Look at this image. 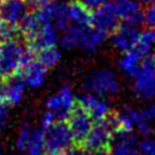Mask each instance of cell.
I'll use <instances>...</instances> for the list:
<instances>
[{
  "mask_svg": "<svg viewBox=\"0 0 155 155\" xmlns=\"http://www.w3.org/2000/svg\"><path fill=\"white\" fill-rule=\"evenodd\" d=\"M34 51L23 40L0 41V78L7 79L16 74L24 64L34 59Z\"/></svg>",
  "mask_w": 155,
  "mask_h": 155,
  "instance_id": "obj_1",
  "label": "cell"
},
{
  "mask_svg": "<svg viewBox=\"0 0 155 155\" xmlns=\"http://www.w3.org/2000/svg\"><path fill=\"white\" fill-rule=\"evenodd\" d=\"M74 142L69 126L64 121L53 122L42 131V150L47 155H62Z\"/></svg>",
  "mask_w": 155,
  "mask_h": 155,
  "instance_id": "obj_2",
  "label": "cell"
},
{
  "mask_svg": "<svg viewBox=\"0 0 155 155\" xmlns=\"http://www.w3.org/2000/svg\"><path fill=\"white\" fill-rule=\"evenodd\" d=\"M132 79V91L138 99L148 101L155 96V54L142 58L140 69Z\"/></svg>",
  "mask_w": 155,
  "mask_h": 155,
  "instance_id": "obj_3",
  "label": "cell"
},
{
  "mask_svg": "<svg viewBox=\"0 0 155 155\" xmlns=\"http://www.w3.org/2000/svg\"><path fill=\"white\" fill-rule=\"evenodd\" d=\"M111 140V130L108 127L104 120H101L92 126L91 131L88 132L82 143L91 155H108L110 153Z\"/></svg>",
  "mask_w": 155,
  "mask_h": 155,
  "instance_id": "obj_4",
  "label": "cell"
},
{
  "mask_svg": "<svg viewBox=\"0 0 155 155\" xmlns=\"http://www.w3.org/2000/svg\"><path fill=\"white\" fill-rule=\"evenodd\" d=\"M84 88L86 92H91L98 96L114 94L119 91V81L113 70L99 69L86 78Z\"/></svg>",
  "mask_w": 155,
  "mask_h": 155,
  "instance_id": "obj_5",
  "label": "cell"
},
{
  "mask_svg": "<svg viewBox=\"0 0 155 155\" xmlns=\"http://www.w3.org/2000/svg\"><path fill=\"white\" fill-rule=\"evenodd\" d=\"M75 105V97L71 88L64 85L57 93L50 96L46 101L47 110L51 111L57 121H65Z\"/></svg>",
  "mask_w": 155,
  "mask_h": 155,
  "instance_id": "obj_6",
  "label": "cell"
},
{
  "mask_svg": "<svg viewBox=\"0 0 155 155\" xmlns=\"http://www.w3.org/2000/svg\"><path fill=\"white\" fill-rule=\"evenodd\" d=\"M68 120H69L68 126H69V130L73 134L74 140L82 143L93 126L92 117L81 105H79L76 103L74 105L73 110L70 111Z\"/></svg>",
  "mask_w": 155,
  "mask_h": 155,
  "instance_id": "obj_7",
  "label": "cell"
},
{
  "mask_svg": "<svg viewBox=\"0 0 155 155\" xmlns=\"http://www.w3.org/2000/svg\"><path fill=\"white\" fill-rule=\"evenodd\" d=\"M16 148L27 155L44 151L42 150V130L34 128L29 124L21 126L18 137L16 139Z\"/></svg>",
  "mask_w": 155,
  "mask_h": 155,
  "instance_id": "obj_8",
  "label": "cell"
},
{
  "mask_svg": "<svg viewBox=\"0 0 155 155\" xmlns=\"http://www.w3.org/2000/svg\"><path fill=\"white\" fill-rule=\"evenodd\" d=\"M96 11L92 12V21L91 25L107 33L111 34L115 28L120 24V18L111 4V1H105L98 7L94 8Z\"/></svg>",
  "mask_w": 155,
  "mask_h": 155,
  "instance_id": "obj_9",
  "label": "cell"
},
{
  "mask_svg": "<svg viewBox=\"0 0 155 155\" xmlns=\"http://www.w3.org/2000/svg\"><path fill=\"white\" fill-rule=\"evenodd\" d=\"M58 40V34L56 28L51 22L41 23L38 29L24 38V41L28 47H30L34 52H39L42 48L54 46Z\"/></svg>",
  "mask_w": 155,
  "mask_h": 155,
  "instance_id": "obj_10",
  "label": "cell"
},
{
  "mask_svg": "<svg viewBox=\"0 0 155 155\" xmlns=\"http://www.w3.org/2000/svg\"><path fill=\"white\" fill-rule=\"evenodd\" d=\"M139 33L140 31L138 30L136 24L128 22L120 23L111 33V44L120 52L133 50L138 41Z\"/></svg>",
  "mask_w": 155,
  "mask_h": 155,
  "instance_id": "obj_11",
  "label": "cell"
},
{
  "mask_svg": "<svg viewBox=\"0 0 155 155\" xmlns=\"http://www.w3.org/2000/svg\"><path fill=\"white\" fill-rule=\"evenodd\" d=\"M29 11L27 0H4L0 2V21L18 25Z\"/></svg>",
  "mask_w": 155,
  "mask_h": 155,
  "instance_id": "obj_12",
  "label": "cell"
},
{
  "mask_svg": "<svg viewBox=\"0 0 155 155\" xmlns=\"http://www.w3.org/2000/svg\"><path fill=\"white\" fill-rule=\"evenodd\" d=\"M75 101L79 105H81L90 114V116L94 121L103 120L110 111L108 103L104 99H102L101 96L91 93V92L80 94Z\"/></svg>",
  "mask_w": 155,
  "mask_h": 155,
  "instance_id": "obj_13",
  "label": "cell"
},
{
  "mask_svg": "<svg viewBox=\"0 0 155 155\" xmlns=\"http://www.w3.org/2000/svg\"><path fill=\"white\" fill-rule=\"evenodd\" d=\"M111 4L120 19L136 25L142 23L144 8L139 2L134 0H113Z\"/></svg>",
  "mask_w": 155,
  "mask_h": 155,
  "instance_id": "obj_14",
  "label": "cell"
},
{
  "mask_svg": "<svg viewBox=\"0 0 155 155\" xmlns=\"http://www.w3.org/2000/svg\"><path fill=\"white\" fill-rule=\"evenodd\" d=\"M21 71V78L24 82L25 86L30 88H39L44 81H45V75L47 73V68L44 67L39 61H30L27 64H24Z\"/></svg>",
  "mask_w": 155,
  "mask_h": 155,
  "instance_id": "obj_15",
  "label": "cell"
},
{
  "mask_svg": "<svg viewBox=\"0 0 155 155\" xmlns=\"http://www.w3.org/2000/svg\"><path fill=\"white\" fill-rule=\"evenodd\" d=\"M24 82L17 73L8 76L6 84H4V91H2V101L6 102L10 105L18 104L24 93Z\"/></svg>",
  "mask_w": 155,
  "mask_h": 155,
  "instance_id": "obj_16",
  "label": "cell"
},
{
  "mask_svg": "<svg viewBox=\"0 0 155 155\" xmlns=\"http://www.w3.org/2000/svg\"><path fill=\"white\" fill-rule=\"evenodd\" d=\"M107 35H108L107 33H104L92 25H85L82 36H81V41H80V46L86 52L94 53V52H97L99 46L107 39Z\"/></svg>",
  "mask_w": 155,
  "mask_h": 155,
  "instance_id": "obj_17",
  "label": "cell"
},
{
  "mask_svg": "<svg viewBox=\"0 0 155 155\" xmlns=\"http://www.w3.org/2000/svg\"><path fill=\"white\" fill-rule=\"evenodd\" d=\"M127 114L130 115V117L132 119L133 121V125L134 127L144 136H149L154 132V128H153V117L149 113L148 109H132L131 107L126 105V109Z\"/></svg>",
  "mask_w": 155,
  "mask_h": 155,
  "instance_id": "obj_18",
  "label": "cell"
},
{
  "mask_svg": "<svg viewBox=\"0 0 155 155\" xmlns=\"http://www.w3.org/2000/svg\"><path fill=\"white\" fill-rule=\"evenodd\" d=\"M68 15L73 24L78 25H91L92 10L80 2L79 0H73L68 2Z\"/></svg>",
  "mask_w": 155,
  "mask_h": 155,
  "instance_id": "obj_19",
  "label": "cell"
},
{
  "mask_svg": "<svg viewBox=\"0 0 155 155\" xmlns=\"http://www.w3.org/2000/svg\"><path fill=\"white\" fill-rule=\"evenodd\" d=\"M142 58L143 57L138 54L134 50L124 52V54L119 59V68L121 73L127 78H133L140 69Z\"/></svg>",
  "mask_w": 155,
  "mask_h": 155,
  "instance_id": "obj_20",
  "label": "cell"
},
{
  "mask_svg": "<svg viewBox=\"0 0 155 155\" xmlns=\"http://www.w3.org/2000/svg\"><path fill=\"white\" fill-rule=\"evenodd\" d=\"M133 50L142 57L155 54V29L147 28L144 31L139 33L138 41Z\"/></svg>",
  "mask_w": 155,
  "mask_h": 155,
  "instance_id": "obj_21",
  "label": "cell"
},
{
  "mask_svg": "<svg viewBox=\"0 0 155 155\" xmlns=\"http://www.w3.org/2000/svg\"><path fill=\"white\" fill-rule=\"evenodd\" d=\"M84 27L85 25H78V24L68 25L63 30V35H62L61 41H59L61 46L65 50H71V48H75L78 46H80Z\"/></svg>",
  "mask_w": 155,
  "mask_h": 155,
  "instance_id": "obj_22",
  "label": "cell"
},
{
  "mask_svg": "<svg viewBox=\"0 0 155 155\" xmlns=\"http://www.w3.org/2000/svg\"><path fill=\"white\" fill-rule=\"evenodd\" d=\"M61 51L59 48L54 46H50V47H46V48H42L39 51V56H38V61L44 65L46 67L47 69L48 68H53L54 65H57L61 61Z\"/></svg>",
  "mask_w": 155,
  "mask_h": 155,
  "instance_id": "obj_23",
  "label": "cell"
},
{
  "mask_svg": "<svg viewBox=\"0 0 155 155\" xmlns=\"http://www.w3.org/2000/svg\"><path fill=\"white\" fill-rule=\"evenodd\" d=\"M52 21H53V27L61 31H63L69 25L70 19L68 15V2H57Z\"/></svg>",
  "mask_w": 155,
  "mask_h": 155,
  "instance_id": "obj_24",
  "label": "cell"
},
{
  "mask_svg": "<svg viewBox=\"0 0 155 155\" xmlns=\"http://www.w3.org/2000/svg\"><path fill=\"white\" fill-rule=\"evenodd\" d=\"M142 23L147 28L155 29V2L147 5V7L144 8Z\"/></svg>",
  "mask_w": 155,
  "mask_h": 155,
  "instance_id": "obj_25",
  "label": "cell"
},
{
  "mask_svg": "<svg viewBox=\"0 0 155 155\" xmlns=\"http://www.w3.org/2000/svg\"><path fill=\"white\" fill-rule=\"evenodd\" d=\"M110 153L113 155H143L139 149H136V147H124L115 144H111Z\"/></svg>",
  "mask_w": 155,
  "mask_h": 155,
  "instance_id": "obj_26",
  "label": "cell"
},
{
  "mask_svg": "<svg viewBox=\"0 0 155 155\" xmlns=\"http://www.w3.org/2000/svg\"><path fill=\"white\" fill-rule=\"evenodd\" d=\"M138 149L143 155H155V139L144 138L138 143Z\"/></svg>",
  "mask_w": 155,
  "mask_h": 155,
  "instance_id": "obj_27",
  "label": "cell"
},
{
  "mask_svg": "<svg viewBox=\"0 0 155 155\" xmlns=\"http://www.w3.org/2000/svg\"><path fill=\"white\" fill-rule=\"evenodd\" d=\"M10 107L11 105L7 104L6 102H4V101L0 102V128H4L7 125L10 117H11V109H10Z\"/></svg>",
  "mask_w": 155,
  "mask_h": 155,
  "instance_id": "obj_28",
  "label": "cell"
},
{
  "mask_svg": "<svg viewBox=\"0 0 155 155\" xmlns=\"http://www.w3.org/2000/svg\"><path fill=\"white\" fill-rule=\"evenodd\" d=\"M64 155H91V154L84 145H71L64 153Z\"/></svg>",
  "mask_w": 155,
  "mask_h": 155,
  "instance_id": "obj_29",
  "label": "cell"
},
{
  "mask_svg": "<svg viewBox=\"0 0 155 155\" xmlns=\"http://www.w3.org/2000/svg\"><path fill=\"white\" fill-rule=\"evenodd\" d=\"M54 122V116L51 111H47L42 116H41V120H40V128L44 131L46 130L48 126H51L52 124Z\"/></svg>",
  "mask_w": 155,
  "mask_h": 155,
  "instance_id": "obj_30",
  "label": "cell"
},
{
  "mask_svg": "<svg viewBox=\"0 0 155 155\" xmlns=\"http://www.w3.org/2000/svg\"><path fill=\"white\" fill-rule=\"evenodd\" d=\"M79 1L82 2L84 5H86L87 7H90V8L92 10V8L98 7L99 5H102L103 2H105L107 0H79Z\"/></svg>",
  "mask_w": 155,
  "mask_h": 155,
  "instance_id": "obj_31",
  "label": "cell"
},
{
  "mask_svg": "<svg viewBox=\"0 0 155 155\" xmlns=\"http://www.w3.org/2000/svg\"><path fill=\"white\" fill-rule=\"evenodd\" d=\"M148 110H149V113H150V115H151L153 120L155 121V103H151V104H150V107L148 108Z\"/></svg>",
  "mask_w": 155,
  "mask_h": 155,
  "instance_id": "obj_32",
  "label": "cell"
},
{
  "mask_svg": "<svg viewBox=\"0 0 155 155\" xmlns=\"http://www.w3.org/2000/svg\"><path fill=\"white\" fill-rule=\"evenodd\" d=\"M137 2H139L140 5H149V4H153L155 2V0H134Z\"/></svg>",
  "mask_w": 155,
  "mask_h": 155,
  "instance_id": "obj_33",
  "label": "cell"
},
{
  "mask_svg": "<svg viewBox=\"0 0 155 155\" xmlns=\"http://www.w3.org/2000/svg\"><path fill=\"white\" fill-rule=\"evenodd\" d=\"M2 91H4V84H2L1 78H0V102L2 101Z\"/></svg>",
  "mask_w": 155,
  "mask_h": 155,
  "instance_id": "obj_34",
  "label": "cell"
},
{
  "mask_svg": "<svg viewBox=\"0 0 155 155\" xmlns=\"http://www.w3.org/2000/svg\"><path fill=\"white\" fill-rule=\"evenodd\" d=\"M0 155H12V154H10V153H6V151H2V150H0Z\"/></svg>",
  "mask_w": 155,
  "mask_h": 155,
  "instance_id": "obj_35",
  "label": "cell"
},
{
  "mask_svg": "<svg viewBox=\"0 0 155 155\" xmlns=\"http://www.w3.org/2000/svg\"><path fill=\"white\" fill-rule=\"evenodd\" d=\"M1 1H4V0H0V2H1Z\"/></svg>",
  "mask_w": 155,
  "mask_h": 155,
  "instance_id": "obj_36",
  "label": "cell"
}]
</instances>
